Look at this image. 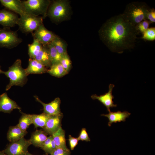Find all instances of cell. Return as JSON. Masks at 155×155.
<instances>
[{"label": "cell", "mask_w": 155, "mask_h": 155, "mask_svg": "<svg viewBox=\"0 0 155 155\" xmlns=\"http://www.w3.org/2000/svg\"><path fill=\"white\" fill-rule=\"evenodd\" d=\"M47 135L43 130H36L32 133L29 140L31 144L36 147L41 148L47 139Z\"/></svg>", "instance_id": "cell-19"}, {"label": "cell", "mask_w": 155, "mask_h": 155, "mask_svg": "<svg viewBox=\"0 0 155 155\" xmlns=\"http://www.w3.org/2000/svg\"><path fill=\"white\" fill-rule=\"evenodd\" d=\"M19 18L15 13L5 9L0 10V24L4 27L14 26L17 24Z\"/></svg>", "instance_id": "cell-12"}, {"label": "cell", "mask_w": 155, "mask_h": 155, "mask_svg": "<svg viewBox=\"0 0 155 155\" xmlns=\"http://www.w3.org/2000/svg\"><path fill=\"white\" fill-rule=\"evenodd\" d=\"M69 145L71 150H73L78 145L79 141L78 138L72 137L71 135H69Z\"/></svg>", "instance_id": "cell-35"}, {"label": "cell", "mask_w": 155, "mask_h": 155, "mask_svg": "<svg viewBox=\"0 0 155 155\" xmlns=\"http://www.w3.org/2000/svg\"><path fill=\"white\" fill-rule=\"evenodd\" d=\"M35 99L41 103L43 107V113L49 115H57L61 113L60 105L61 100L59 98H56L49 103H45L42 101L38 97L34 96Z\"/></svg>", "instance_id": "cell-13"}, {"label": "cell", "mask_w": 155, "mask_h": 155, "mask_svg": "<svg viewBox=\"0 0 155 155\" xmlns=\"http://www.w3.org/2000/svg\"><path fill=\"white\" fill-rule=\"evenodd\" d=\"M25 155H34L32 154H31L30 153L28 152H27V153ZM46 155H47L46 154Z\"/></svg>", "instance_id": "cell-37"}, {"label": "cell", "mask_w": 155, "mask_h": 155, "mask_svg": "<svg viewBox=\"0 0 155 155\" xmlns=\"http://www.w3.org/2000/svg\"><path fill=\"white\" fill-rule=\"evenodd\" d=\"M0 2L8 10L18 13L20 16L26 14L22 1L20 0H0Z\"/></svg>", "instance_id": "cell-15"}, {"label": "cell", "mask_w": 155, "mask_h": 155, "mask_svg": "<svg viewBox=\"0 0 155 155\" xmlns=\"http://www.w3.org/2000/svg\"><path fill=\"white\" fill-rule=\"evenodd\" d=\"M71 7L68 1L58 0L51 2L47 16L53 22L58 23L68 20L71 15Z\"/></svg>", "instance_id": "cell-4"}, {"label": "cell", "mask_w": 155, "mask_h": 155, "mask_svg": "<svg viewBox=\"0 0 155 155\" xmlns=\"http://www.w3.org/2000/svg\"><path fill=\"white\" fill-rule=\"evenodd\" d=\"M2 73L4 74L9 80V82L5 88L6 91L9 90L14 86L23 87L28 80V75L25 69L22 67V61L20 59H17L9 67L7 71H2Z\"/></svg>", "instance_id": "cell-2"}, {"label": "cell", "mask_w": 155, "mask_h": 155, "mask_svg": "<svg viewBox=\"0 0 155 155\" xmlns=\"http://www.w3.org/2000/svg\"><path fill=\"white\" fill-rule=\"evenodd\" d=\"M34 38L38 40L43 45L51 43L58 36L52 32L47 30L43 24L32 33Z\"/></svg>", "instance_id": "cell-9"}, {"label": "cell", "mask_w": 155, "mask_h": 155, "mask_svg": "<svg viewBox=\"0 0 155 155\" xmlns=\"http://www.w3.org/2000/svg\"><path fill=\"white\" fill-rule=\"evenodd\" d=\"M50 116L44 113L39 115H32L33 124L35 128L39 127L43 129Z\"/></svg>", "instance_id": "cell-23"}, {"label": "cell", "mask_w": 155, "mask_h": 155, "mask_svg": "<svg viewBox=\"0 0 155 155\" xmlns=\"http://www.w3.org/2000/svg\"><path fill=\"white\" fill-rule=\"evenodd\" d=\"M71 152L67 148H57L51 155H71Z\"/></svg>", "instance_id": "cell-31"}, {"label": "cell", "mask_w": 155, "mask_h": 155, "mask_svg": "<svg viewBox=\"0 0 155 155\" xmlns=\"http://www.w3.org/2000/svg\"><path fill=\"white\" fill-rule=\"evenodd\" d=\"M78 138L79 140L85 141L86 142L90 141V139L87 132L85 128H83L82 129Z\"/></svg>", "instance_id": "cell-32"}, {"label": "cell", "mask_w": 155, "mask_h": 155, "mask_svg": "<svg viewBox=\"0 0 155 155\" xmlns=\"http://www.w3.org/2000/svg\"><path fill=\"white\" fill-rule=\"evenodd\" d=\"M3 71L1 69V67L0 66V74L2 73V72Z\"/></svg>", "instance_id": "cell-38"}, {"label": "cell", "mask_w": 155, "mask_h": 155, "mask_svg": "<svg viewBox=\"0 0 155 155\" xmlns=\"http://www.w3.org/2000/svg\"><path fill=\"white\" fill-rule=\"evenodd\" d=\"M57 148L53 140V139L51 143L43 150L45 152L46 155L51 154Z\"/></svg>", "instance_id": "cell-34"}, {"label": "cell", "mask_w": 155, "mask_h": 155, "mask_svg": "<svg viewBox=\"0 0 155 155\" xmlns=\"http://www.w3.org/2000/svg\"><path fill=\"white\" fill-rule=\"evenodd\" d=\"M142 38L149 41H153L155 39V28H149L143 34Z\"/></svg>", "instance_id": "cell-28"}, {"label": "cell", "mask_w": 155, "mask_h": 155, "mask_svg": "<svg viewBox=\"0 0 155 155\" xmlns=\"http://www.w3.org/2000/svg\"><path fill=\"white\" fill-rule=\"evenodd\" d=\"M98 33L101 40L110 51L119 53L133 48L138 34L135 26L123 14L107 20Z\"/></svg>", "instance_id": "cell-1"}, {"label": "cell", "mask_w": 155, "mask_h": 155, "mask_svg": "<svg viewBox=\"0 0 155 155\" xmlns=\"http://www.w3.org/2000/svg\"><path fill=\"white\" fill-rule=\"evenodd\" d=\"M22 115L20 117L18 125L23 131H26L30 125L33 124L32 115L20 112Z\"/></svg>", "instance_id": "cell-25"}, {"label": "cell", "mask_w": 155, "mask_h": 155, "mask_svg": "<svg viewBox=\"0 0 155 155\" xmlns=\"http://www.w3.org/2000/svg\"><path fill=\"white\" fill-rule=\"evenodd\" d=\"M27 133L26 131L22 130L17 125L11 126L7 133V139L10 142L17 141L24 137Z\"/></svg>", "instance_id": "cell-18"}, {"label": "cell", "mask_w": 155, "mask_h": 155, "mask_svg": "<svg viewBox=\"0 0 155 155\" xmlns=\"http://www.w3.org/2000/svg\"><path fill=\"white\" fill-rule=\"evenodd\" d=\"M16 32L8 29V28H0V47L12 49L22 42Z\"/></svg>", "instance_id": "cell-7"}, {"label": "cell", "mask_w": 155, "mask_h": 155, "mask_svg": "<svg viewBox=\"0 0 155 155\" xmlns=\"http://www.w3.org/2000/svg\"><path fill=\"white\" fill-rule=\"evenodd\" d=\"M51 2L49 0H27L22 3L26 14L36 16L41 15L44 18Z\"/></svg>", "instance_id": "cell-5"}, {"label": "cell", "mask_w": 155, "mask_h": 155, "mask_svg": "<svg viewBox=\"0 0 155 155\" xmlns=\"http://www.w3.org/2000/svg\"><path fill=\"white\" fill-rule=\"evenodd\" d=\"M57 148H67L66 145L65 131L60 127L52 135Z\"/></svg>", "instance_id": "cell-21"}, {"label": "cell", "mask_w": 155, "mask_h": 155, "mask_svg": "<svg viewBox=\"0 0 155 155\" xmlns=\"http://www.w3.org/2000/svg\"><path fill=\"white\" fill-rule=\"evenodd\" d=\"M63 117L61 113L55 115H50L43 129L47 134L52 135L61 127V121Z\"/></svg>", "instance_id": "cell-10"}, {"label": "cell", "mask_w": 155, "mask_h": 155, "mask_svg": "<svg viewBox=\"0 0 155 155\" xmlns=\"http://www.w3.org/2000/svg\"><path fill=\"white\" fill-rule=\"evenodd\" d=\"M150 7L145 2L135 1L127 5L123 13L133 25L135 26L146 20V15Z\"/></svg>", "instance_id": "cell-3"}, {"label": "cell", "mask_w": 155, "mask_h": 155, "mask_svg": "<svg viewBox=\"0 0 155 155\" xmlns=\"http://www.w3.org/2000/svg\"><path fill=\"white\" fill-rule=\"evenodd\" d=\"M42 46L38 40L34 38L32 43L28 44V54L30 58H34L39 53Z\"/></svg>", "instance_id": "cell-24"}, {"label": "cell", "mask_w": 155, "mask_h": 155, "mask_svg": "<svg viewBox=\"0 0 155 155\" xmlns=\"http://www.w3.org/2000/svg\"><path fill=\"white\" fill-rule=\"evenodd\" d=\"M146 20L150 23L155 22V10L151 8L148 11L146 15Z\"/></svg>", "instance_id": "cell-33"}, {"label": "cell", "mask_w": 155, "mask_h": 155, "mask_svg": "<svg viewBox=\"0 0 155 155\" xmlns=\"http://www.w3.org/2000/svg\"><path fill=\"white\" fill-rule=\"evenodd\" d=\"M25 69L27 75L31 74L44 73L47 72L48 69L34 58H29L28 66Z\"/></svg>", "instance_id": "cell-16"}, {"label": "cell", "mask_w": 155, "mask_h": 155, "mask_svg": "<svg viewBox=\"0 0 155 155\" xmlns=\"http://www.w3.org/2000/svg\"><path fill=\"white\" fill-rule=\"evenodd\" d=\"M51 43L62 56L67 53L66 43L58 37L54 39Z\"/></svg>", "instance_id": "cell-26"}, {"label": "cell", "mask_w": 155, "mask_h": 155, "mask_svg": "<svg viewBox=\"0 0 155 155\" xmlns=\"http://www.w3.org/2000/svg\"><path fill=\"white\" fill-rule=\"evenodd\" d=\"M15 109H18L20 112L21 111V107L8 96L7 93L0 95V112L10 113Z\"/></svg>", "instance_id": "cell-14"}, {"label": "cell", "mask_w": 155, "mask_h": 155, "mask_svg": "<svg viewBox=\"0 0 155 155\" xmlns=\"http://www.w3.org/2000/svg\"><path fill=\"white\" fill-rule=\"evenodd\" d=\"M150 23L147 20H144L135 26V29L138 33L143 34L148 28Z\"/></svg>", "instance_id": "cell-30"}, {"label": "cell", "mask_w": 155, "mask_h": 155, "mask_svg": "<svg viewBox=\"0 0 155 155\" xmlns=\"http://www.w3.org/2000/svg\"><path fill=\"white\" fill-rule=\"evenodd\" d=\"M43 19L42 17L26 14L19 18L17 25L23 32L32 33L43 24Z\"/></svg>", "instance_id": "cell-6"}, {"label": "cell", "mask_w": 155, "mask_h": 155, "mask_svg": "<svg viewBox=\"0 0 155 155\" xmlns=\"http://www.w3.org/2000/svg\"><path fill=\"white\" fill-rule=\"evenodd\" d=\"M47 72L53 76L58 78L63 77L68 73L60 63L52 65Z\"/></svg>", "instance_id": "cell-22"}, {"label": "cell", "mask_w": 155, "mask_h": 155, "mask_svg": "<svg viewBox=\"0 0 155 155\" xmlns=\"http://www.w3.org/2000/svg\"><path fill=\"white\" fill-rule=\"evenodd\" d=\"M0 155H7L3 151H0Z\"/></svg>", "instance_id": "cell-36"}, {"label": "cell", "mask_w": 155, "mask_h": 155, "mask_svg": "<svg viewBox=\"0 0 155 155\" xmlns=\"http://www.w3.org/2000/svg\"><path fill=\"white\" fill-rule=\"evenodd\" d=\"M34 58L47 68H50L52 65L51 59L47 46L43 45L41 50Z\"/></svg>", "instance_id": "cell-20"}, {"label": "cell", "mask_w": 155, "mask_h": 155, "mask_svg": "<svg viewBox=\"0 0 155 155\" xmlns=\"http://www.w3.org/2000/svg\"><path fill=\"white\" fill-rule=\"evenodd\" d=\"M60 63L65 69L68 73L71 66V63L67 53L62 56Z\"/></svg>", "instance_id": "cell-29"}, {"label": "cell", "mask_w": 155, "mask_h": 155, "mask_svg": "<svg viewBox=\"0 0 155 155\" xmlns=\"http://www.w3.org/2000/svg\"><path fill=\"white\" fill-rule=\"evenodd\" d=\"M131 113L127 111L122 112L120 111H118L116 112L110 111L108 114H102L101 116L108 118L109 120L108 125L110 127L113 123L125 121L126 119L129 117Z\"/></svg>", "instance_id": "cell-17"}, {"label": "cell", "mask_w": 155, "mask_h": 155, "mask_svg": "<svg viewBox=\"0 0 155 155\" xmlns=\"http://www.w3.org/2000/svg\"><path fill=\"white\" fill-rule=\"evenodd\" d=\"M47 46L49 49L52 65L60 63L62 56L58 52L51 42Z\"/></svg>", "instance_id": "cell-27"}, {"label": "cell", "mask_w": 155, "mask_h": 155, "mask_svg": "<svg viewBox=\"0 0 155 155\" xmlns=\"http://www.w3.org/2000/svg\"><path fill=\"white\" fill-rule=\"evenodd\" d=\"M114 87V84H110L109 86L108 91L107 93L99 96L94 94L91 96L93 100H97L101 102L106 108L109 112L111 111V108L116 107L117 106V104H114L113 100L114 97L112 94V92Z\"/></svg>", "instance_id": "cell-11"}, {"label": "cell", "mask_w": 155, "mask_h": 155, "mask_svg": "<svg viewBox=\"0 0 155 155\" xmlns=\"http://www.w3.org/2000/svg\"><path fill=\"white\" fill-rule=\"evenodd\" d=\"M31 144L29 140L24 137L18 140L11 142L3 151L7 155H25Z\"/></svg>", "instance_id": "cell-8"}]
</instances>
